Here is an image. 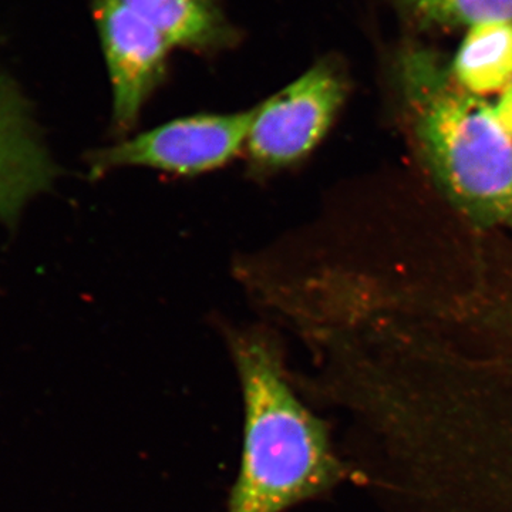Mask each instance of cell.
<instances>
[{"label":"cell","instance_id":"cell-1","mask_svg":"<svg viewBox=\"0 0 512 512\" xmlns=\"http://www.w3.org/2000/svg\"><path fill=\"white\" fill-rule=\"evenodd\" d=\"M394 80L404 131L450 210L473 227L512 235V137L494 107L421 46L400 53Z\"/></svg>","mask_w":512,"mask_h":512},{"label":"cell","instance_id":"cell-4","mask_svg":"<svg viewBox=\"0 0 512 512\" xmlns=\"http://www.w3.org/2000/svg\"><path fill=\"white\" fill-rule=\"evenodd\" d=\"M254 110L202 113L168 121L90 158L93 174L143 167L194 177L224 167L245 150Z\"/></svg>","mask_w":512,"mask_h":512},{"label":"cell","instance_id":"cell-7","mask_svg":"<svg viewBox=\"0 0 512 512\" xmlns=\"http://www.w3.org/2000/svg\"><path fill=\"white\" fill-rule=\"evenodd\" d=\"M450 67L457 83L474 96L503 93L512 82V22L470 26Z\"/></svg>","mask_w":512,"mask_h":512},{"label":"cell","instance_id":"cell-3","mask_svg":"<svg viewBox=\"0 0 512 512\" xmlns=\"http://www.w3.org/2000/svg\"><path fill=\"white\" fill-rule=\"evenodd\" d=\"M348 92L342 63L323 57L254 107L244 150L249 174L268 178L305 161L328 134Z\"/></svg>","mask_w":512,"mask_h":512},{"label":"cell","instance_id":"cell-5","mask_svg":"<svg viewBox=\"0 0 512 512\" xmlns=\"http://www.w3.org/2000/svg\"><path fill=\"white\" fill-rule=\"evenodd\" d=\"M90 8L109 72L114 128L128 133L167 79L173 49L121 0H90Z\"/></svg>","mask_w":512,"mask_h":512},{"label":"cell","instance_id":"cell-9","mask_svg":"<svg viewBox=\"0 0 512 512\" xmlns=\"http://www.w3.org/2000/svg\"><path fill=\"white\" fill-rule=\"evenodd\" d=\"M494 110L498 120L512 137V82L501 93L500 100H498L497 106H494Z\"/></svg>","mask_w":512,"mask_h":512},{"label":"cell","instance_id":"cell-6","mask_svg":"<svg viewBox=\"0 0 512 512\" xmlns=\"http://www.w3.org/2000/svg\"><path fill=\"white\" fill-rule=\"evenodd\" d=\"M150 23L171 49L217 55L232 49L241 35L222 0H121Z\"/></svg>","mask_w":512,"mask_h":512},{"label":"cell","instance_id":"cell-10","mask_svg":"<svg viewBox=\"0 0 512 512\" xmlns=\"http://www.w3.org/2000/svg\"><path fill=\"white\" fill-rule=\"evenodd\" d=\"M503 367L505 375L510 377L512 382V320L505 333L503 345Z\"/></svg>","mask_w":512,"mask_h":512},{"label":"cell","instance_id":"cell-2","mask_svg":"<svg viewBox=\"0 0 512 512\" xmlns=\"http://www.w3.org/2000/svg\"><path fill=\"white\" fill-rule=\"evenodd\" d=\"M244 399V441L227 512H286L346 476L328 427L306 406L274 330H229Z\"/></svg>","mask_w":512,"mask_h":512},{"label":"cell","instance_id":"cell-8","mask_svg":"<svg viewBox=\"0 0 512 512\" xmlns=\"http://www.w3.org/2000/svg\"><path fill=\"white\" fill-rule=\"evenodd\" d=\"M420 28H460L483 22H512V0H397Z\"/></svg>","mask_w":512,"mask_h":512}]
</instances>
